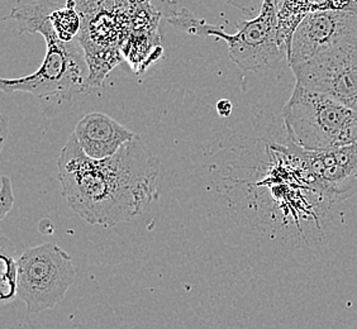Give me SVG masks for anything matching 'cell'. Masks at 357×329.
<instances>
[{
  "mask_svg": "<svg viewBox=\"0 0 357 329\" xmlns=\"http://www.w3.org/2000/svg\"><path fill=\"white\" fill-rule=\"evenodd\" d=\"M82 151L93 160H104L117 153L137 135L102 112L85 114L73 132Z\"/></svg>",
  "mask_w": 357,
  "mask_h": 329,
  "instance_id": "obj_9",
  "label": "cell"
},
{
  "mask_svg": "<svg viewBox=\"0 0 357 329\" xmlns=\"http://www.w3.org/2000/svg\"><path fill=\"white\" fill-rule=\"evenodd\" d=\"M152 8L161 14L162 17L165 15L172 8L178 7V0H149Z\"/></svg>",
  "mask_w": 357,
  "mask_h": 329,
  "instance_id": "obj_13",
  "label": "cell"
},
{
  "mask_svg": "<svg viewBox=\"0 0 357 329\" xmlns=\"http://www.w3.org/2000/svg\"><path fill=\"white\" fill-rule=\"evenodd\" d=\"M290 151L307 170L312 188L332 203L351 199L357 194V141L322 152Z\"/></svg>",
  "mask_w": 357,
  "mask_h": 329,
  "instance_id": "obj_7",
  "label": "cell"
},
{
  "mask_svg": "<svg viewBox=\"0 0 357 329\" xmlns=\"http://www.w3.org/2000/svg\"><path fill=\"white\" fill-rule=\"evenodd\" d=\"M60 6L51 0H38L14 8L9 14V18L17 22L21 35L43 36L47 49L40 69L33 74L0 80V89L8 95L20 91L63 102L89 93V66L80 40L61 41L51 23V14Z\"/></svg>",
  "mask_w": 357,
  "mask_h": 329,
  "instance_id": "obj_2",
  "label": "cell"
},
{
  "mask_svg": "<svg viewBox=\"0 0 357 329\" xmlns=\"http://www.w3.org/2000/svg\"><path fill=\"white\" fill-rule=\"evenodd\" d=\"M75 279L71 256L52 242L28 248L18 259V296L28 313L55 308Z\"/></svg>",
  "mask_w": 357,
  "mask_h": 329,
  "instance_id": "obj_4",
  "label": "cell"
},
{
  "mask_svg": "<svg viewBox=\"0 0 357 329\" xmlns=\"http://www.w3.org/2000/svg\"><path fill=\"white\" fill-rule=\"evenodd\" d=\"M232 110H234V105L228 99H222L217 104V112L220 117H229L232 114Z\"/></svg>",
  "mask_w": 357,
  "mask_h": 329,
  "instance_id": "obj_14",
  "label": "cell"
},
{
  "mask_svg": "<svg viewBox=\"0 0 357 329\" xmlns=\"http://www.w3.org/2000/svg\"><path fill=\"white\" fill-rule=\"evenodd\" d=\"M357 29V13L349 9H328L307 14L289 38L290 68L310 61L335 47Z\"/></svg>",
  "mask_w": 357,
  "mask_h": 329,
  "instance_id": "obj_8",
  "label": "cell"
},
{
  "mask_svg": "<svg viewBox=\"0 0 357 329\" xmlns=\"http://www.w3.org/2000/svg\"><path fill=\"white\" fill-rule=\"evenodd\" d=\"M1 282H0V299L1 302H13L18 296V259H15V247L7 237L1 236Z\"/></svg>",
  "mask_w": 357,
  "mask_h": 329,
  "instance_id": "obj_10",
  "label": "cell"
},
{
  "mask_svg": "<svg viewBox=\"0 0 357 329\" xmlns=\"http://www.w3.org/2000/svg\"><path fill=\"white\" fill-rule=\"evenodd\" d=\"M282 118L289 141L304 151H328L357 141V112L299 82Z\"/></svg>",
  "mask_w": 357,
  "mask_h": 329,
  "instance_id": "obj_3",
  "label": "cell"
},
{
  "mask_svg": "<svg viewBox=\"0 0 357 329\" xmlns=\"http://www.w3.org/2000/svg\"><path fill=\"white\" fill-rule=\"evenodd\" d=\"M14 194L12 178L9 176H1V188H0V220L7 217L8 213L13 209Z\"/></svg>",
  "mask_w": 357,
  "mask_h": 329,
  "instance_id": "obj_12",
  "label": "cell"
},
{
  "mask_svg": "<svg viewBox=\"0 0 357 329\" xmlns=\"http://www.w3.org/2000/svg\"><path fill=\"white\" fill-rule=\"evenodd\" d=\"M0 128H1V150H3V146H4V139H6V135H7L8 130V118L6 114H1L0 118Z\"/></svg>",
  "mask_w": 357,
  "mask_h": 329,
  "instance_id": "obj_15",
  "label": "cell"
},
{
  "mask_svg": "<svg viewBox=\"0 0 357 329\" xmlns=\"http://www.w3.org/2000/svg\"><path fill=\"white\" fill-rule=\"evenodd\" d=\"M354 12H356V13H357V8H356V9H355V10H354Z\"/></svg>",
  "mask_w": 357,
  "mask_h": 329,
  "instance_id": "obj_17",
  "label": "cell"
},
{
  "mask_svg": "<svg viewBox=\"0 0 357 329\" xmlns=\"http://www.w3.org/2000/svg\"><path fill=\"white\" fill-rule=\"evenodd\" d=\"M351 6V10H355L357 8V0H350Z\"/></svg>",
  "mask_w": 357,
  "mask_h": 329,
  "instance_id": "obj_16",
  "label": "cell"
},
{
  "mask_svg": "<svg viewBox=\"0 0 357 329\" xmlns=\"http://www.w3.org/2000/svg\"><path fill=\"white\" fill-rule=\"evenodd\" d=\"M279 0H264L257 17L242 21L237 32L228 35L220 26H214L211 36L226 42L229 59L242 71H260L274 68L287 55V41L278 20Z\"/></svg>",
  "mask_w": 357,
  "mask_h": 329,
  "instance_id": "obj_5",
  "label": "cell"
},
{
  "mask_svg": "<svg viewBox=\"0 0 357 329\" xmlns=\"http://www.w3.org/2000/svg\"><path fill=\"white\" fill-rule=\"evenodd\" d=\"M51 23L56 35L63 42H73L79 38L82 31V17L77 12L75 0H68L65 6L55 9L51 14Z\"/></svg>",
  "mask_w": 357,
  "mask_h": 329,
  "instance_id": "obj_11",
  "label": "cell"
},
{
  "mask_svg": "<svg viewBox=\"0 0 357 329\" xmlns=\"http://www.w3.org/2000/svg\"><path fill=\"white\" fill-rule=\"evenodd\" d=\"M161 174L160 160L139 136L114 156L93 160L71 135L59 158L62 197L84 220L105 228L137 217L158 200Z\"/></svg>",
  "mask_w": 357,
  "mask_h": 329,
  "instance_id": "obj_1",
  "label": "cell"
},
{
  "mask_svg": "<svg viewBox=\"0 0 357 329\" xmlns=\"http://www.w3.org/2000/svg\"><path fill=\"white\" fill-rule=\"evenodd\" d=\"M291 70L296 82L357 112V29L335 47Z\"/></svg>",
  "mask_w": 357,
  "mask_h": 329,
  "instance_id": "obj_6",
  "label": "cell"
}]
</instances>
